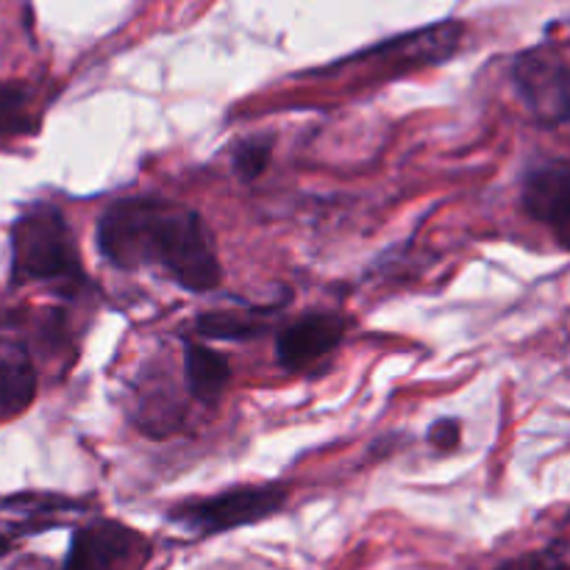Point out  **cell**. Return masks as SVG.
Listing matches in <instances>:
<instances>
[{"mask_svg": "<svg viewBox=\"0 0 570 570\" xmlns=\"http://www.w3.org/2000/svg\"><path fill=\"white\" fill-rule=\"evenodd\" d=\"M287 504V490L282 484H254V488H234L209 499L189 501L173 512V523L187 529L189 534H220L228 529L259 523L276 515Z\"/></svg>", "mask_w": 570, "mask_h": 570, "instance_id": "obj_3", "label": "cell"}, {"mask_svg": "<svg viewBox=\"0 0 570 570\" xmlns=\"http://www.w3.org/2000/svg\"><path fill=\"white\" fill-rule=\"evenodd\" d=\"M198 332L217 340H248L259 334V326L248 317H239L234 312H212L198 317Z\"/></svg>", "mask_w": 570, "mask_h": 570, "instance_id": "obj_12", "label": "cell"}, {"mask_svg": "<svg viewBox=\"0 0 570 570\" xmlns=\"http://www.w3.org/2000/svg\"><path fill=\"white\" fill-rule=\"evenodd\" d=\"M345 337V321L326 312H312L289 323L276 340L278 365L289 373H298L332 354Z\"/></svg>", "mask_w": 570, "mask_h": 570, "instance_id": "obj_8", "label": "cell"}, {"mask_svg": "<svg viewBox=\"0 0 570 570\" xmlns=\"http://www.w3.org/2000/svg\"><path fill=\"white\" fill-rule=\"evenodd\" d=\"M499 570H570V543H554L543 551L515 557Z\"/></svg>", "mask_w": 570, "mask_h": 570, "instance_id": "obj_14", "label": "cell"}, {"mask_svg": "<svg viewBox=\"0 0 570 570\" xmlns=\"http://www.w3.org/2000/svg\"><path fill=\"white\" fill-rule=\"evenodd\" d=\"M273 159V145L271 139H248L237 148L234 154V170L243 181H256L262 173L267 170Z\"/></svg>", "mask_w": 570, "mask_h": 570, "instance_id": "obj_13", "label": "cell"}, {"mask_svg": "<svg viewBox=\"0 0 570 570\" xmlns=\"http://www.w3.org/2000/svg\"><path fill=\"white\" fill-rule=\"evenodd\" d=\"M512 83L534 122L557 128L570 122V65L551 45L523 50L512 65Z\"/></svg>", "mask_w": 570, "mask_h": 570, "instance_id": "obj_4", "label": "cell"}, {"mask_svg": "<svg viewBox=\"0 0 570 570\" xmlns=\"http://www.w3.org/2000/svg\"><path fill=\"white\" fill-rule=\"evenodd\" d=\"M98 248L122 271L159 267L178 287L209 293L223 282L220 259L198 212L167 198H126L98 220Z\"/></svg>", "mask_w": 570, "mask_h": 570, "instance_id": "obj_1", "label": "cell"}, {"mask_svg": "<svg viewBox=\"0 0 570 570\" xmlns=\"http://www.w3.org/2000/svg\"><path fill=\"white\" fill-rule=\"evenodd\" d=\"M145 540L117 521H92L72 534L61 570H139Z\"/></svg>", "mask_w": 570, "mask_h": 570, "instance_id": "obj_5", "label": "cell"}, {"mask_svg": "<svg viewBox=\"0 0 570 570\" xmlns=\"http://www.w3.org/2000/svg\"><path fill=\"white\" fill-rule=\"evenodd\" d=\"M523 209L570 250V161H546L527 173Z\"/></svg>", "mask_w": 570, "mask_h": 570, "instance_id": "obj_6", "label": "cell"}, {"mask_svg": "<svg viewBox=\"0 0 570 570\" xmlns=\"http://www.w3.org/2000/svg\"><path fill=\"white\" fill-rule=\"evenodd\" d=\"M184 376H187L189 395L200 404H215L228 387L232 379V367L223 360L217 351L206 348V345L187 343L184 345Z\"/></svg>", "mask_w": 570, "mask_h": 570, "instance_id": "obj_10", "label": "cell"}, {"mask_svg": "<svg viewBox=\"0 0 570 570\" xmlns=\"http://www.w3.org/2000/svg\"><path fill=\"white\" fill-rule=\"evenodd\" d=\"M37 395V371L22 348L14 340L0 337V421L20 415Z\"/></svg>", "mask_w": 570, "mask_h": 570, "instance_id": "obj_9", "label": "cell"}, {"mask_svg": "<svg viewBox=\"0 0 570 570\" xmlns=\"http://www.w3.org/2000/svg\"><path fill=\"white\" fill-rule=\"evenodd\" d=\"M11 282H53L81 287L83 267L65 215L48 204L31 206L11 228Z\"/></svg>", "mask_w": 570, "mask_h": 570, "instance_id": "obj_2", "label": "cell"}, {"mask_svg": "<svg viewBox=\"0 0 570 570\" xmlns=\"http://www.w3.org/2000/svg\"><path fill=\"white\" fill-rule=\"evenodd\" d=\"M81 512L78 501L53 493H20L0 501V554L31 534L59 527L67 515Z\"/></svg>", "mask_w": 570, "mask_h": 570, "instance_id": "obj_7", "label": "cell"}, {"mask_svg": "<svg viewBox=\"0 0 570 570\" xmlns=\"http://www.w3.org/2000/svg\"><path fill=\"white\" fill-rule=\"evenodd\" d=\"M462 426L454 421V417H445V421H438L432 429H429V443L440 451H454L460 445Z\"/></svg>", "mask_w": 570, "mask_h": 570, "instance_id": "obj_15", "label": "cell"}, {"mask_svg": "<svg viewBox=\"0 0 570 570\" xmlns=\"http://www.w3.org/2000/svg\"><path fill=\"white\" fill-rule=\"evenodd\" d=\"M39 120L31 109V92L20 83H0V139L37 131Z\"/></svg>", "mask_w": 570, "mask_h": 570, "instance_id": "obj_11", "label": "cell"}]
</instances>
